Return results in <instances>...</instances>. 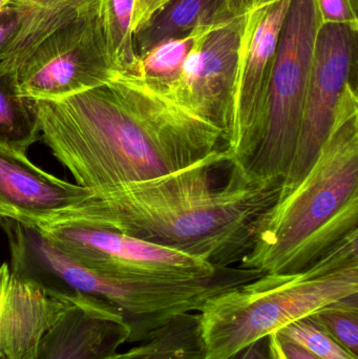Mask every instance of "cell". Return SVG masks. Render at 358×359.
Here are the masks:
<instances>
[{
  "mask_svg": "<svg viewBox=\"0 0 358 359\" xmlns=\"http://www.w3.org/2000/svg\"><path fill=\"white\" fill-rule=\"evenodd\" d=\"M210 29L189 53L182 71L163 94L182 109L228 133L239 60V32L216 8Z\"/></svg>",
  "mask_w": 358,
  "mask_h": 359,
  "instance_id": "8fae6325",
  "label": "cell"
},
{
  "mask_svg": "<svg viewBox=\"0 0 358 359\" xmlns=\"http://www.w3.org/2000/svg\"><path fill=\"white\" fill-rule=\"evenodd\" d=\"M353 1H357V0H353Z\"/></svg>",
  "mask_w": 358,
  "mask_h": 359,
  "instance_id": "f1b7e54d",
  "label": "cell"
},
{
  "mask_svg": "<svg viewBox=\"0 0 358 359\" xmlns=\"http://www.w3.org/2000/svg\"><path fill=\"white\" fill-rule=\"evenodd\" d=\"M277 333L319 359H358V356L336 343L309 316L288 325Z\"/></svg>",
  "mask_w": 358,
  "mask_h": 359,
  "instance_id": "44dd1931",
  "label": "cell"
},
{
  "mask_svg": "<svg viewBox=\"0 0 358 359\" xmlns=\"http://www.w3.org/2000/svg\"><path fill=\"white\" fill-rule=\"evenodd\" d=\"M358 230L296 273L263 274L206 302L203 359H229L325 306L358 294Z\"/></svg>",
  "mask_w": 358,
  "mask_h": 359,
  "instance_id": "5b68a950",
  "label": "cell"
},
{
  "mask_svg": "<svg viewBox=\"0 0 358 359\" xmlns=\"http://www.w3.org/2000/svg\"><path fill=\"white\" fill-rule=\"evenodd\" d=\"M25 8L8 4L1 13H0V50L4 46L11 34L14 32L21 15Z\"/></svg>",
  "mask_w": 358,
  "mask_h": 359,
  "instance_id": "cb8c5ba5",
  "label": "cell"
},
{
  "mask_svg": "<svg viewBox=\"0 0 358 359\" xmlns=\"http://www.w3.org/2000/svg\"><path fill=\"white\" fill-rule=\"evenodd\" d=\"M39 135L37 100L22 95L14 73L0 69V144L27 153Z\"/></svg>",
  "mask_w": 358,
  "mask_h": 359,
  "instance_id": "2e32d148",
  "label": "cell"
},
{
  "mask_svg": "<svg viewBox=\"0 0 358 359\" xmlns=\"http://www.w3.org/2000/svg\"><path fill=\"white\" fill-rule=\"evenodd\" d=\"M120 76L103 35L98 2L44 40L16 71L25 96L58 101Z\"/></svg>",
  "mask_w": 358,
  "mask_h": 359,
  "instance_id": "ba28073f",
  "label": "cell"
},
{
  "mask_svg": "<svg viewBox=\"0 0 358 359\" xmlns=\"http://www.w3.org/2000/svg\"><path fill=\"white\" fill-rule=\"evenodd\" d=\"M221 0H174L135 35L137 55L145 54L166 40L191 33L209 21Z\"/></svg>",
  "mask_w": 358,
  "mask_h": 359,
  "instance_id": "e0dca14e",
  "label": "cell"
},
{
  "mask_svg": "<svg viewBox=\"0 0 358 359\" xmlns=\"http://www.w3.org/2000/svg\"><path fill=\"white\" fill-rule=\"evenodd\" d=\"M269 341L275 359H319L280 333L270 335Z\"/></svg>",
  "mask_w": 358,
  "mask_h": 359,
  "instance_id": "603a6c76",
  "label": "cell"
},
{
  "mask_svg": "<svg viewBox=\"0 0 358 359\" xmlns=\"http://www.w3.org/2000/svg\"><path fill=\"white\" fill-rule=\"evenodd\" d=\"M357 225L358 97L352 82L308 172L259 217L240 268L262 274L303 271Z\"/></svg>",
  "mask_w": 358,
  "mask_h": 359,
  "instance_id": "3957f363",
  "label": "cell"
},
{
  "mask_svg": "<svg viewBox=\"0 0 358 359\" xmlns=\"http://www.w3.org/2000/svg\"><path fill=\"white\" fill-rule=\"evenodd\" d=\"M71 297L75 303L43 337L34 359H104L128 343L130 329L115 308Z\"/></svg>",
  "mask_w": 358,
  "mask_h": 359,
  "instance_id": "4fadbf2b",
  "label": "cell"
},
{
  "mask_svg": "<svg viewBox=\"0 0 358 359\" xmlns=\"http://www.w3.org/2000/svg\"><path fill=\"white\" fill-rule=\"evenodd\" d=\"M11 4V0H0V13Z\"/></svg>",
  "mask_w": 358,
  "mask_h": 359,
  "instance_id": "83f0119b",
  "label": "cell"
},
{
  "mask_svg": "<svg viewBox=\"0 0 358 359\" xmlns=\"http://www.w3.org/2000/svg\"><path fill=\"white\" fill-rule=\"evenodd\" d=\"M229 359H275L271 351L269 337L254 341Z\"/></svg>",
  "mask_w": 358,
  "mask_h": 359,
  "instance_id": "d4e9b609",
  "label": "cell"
},
{
  "mask_svg": "<svg viewBox=\"0 0 358 359\" xmlns=\"http://www.w3.org/2000/svg\"><path fill=\"white\" fill-rule=\"evenodd\" d=\"M74 303V297L11 272L0 320V359L35 358L43 337Z\"/></svg>",
  "mask_w": 358,
  "mask_h": 359,
  "instance_id": "5bb4252c",
  "label": "cell"
},
{
  "mask_svg": "<svg viewBox=\"0 0 358 359\" xmlns=\"http://www.w3.org/2000/svg\"><path fill=\"white\" fill-rule=\"evenodd\" d=\"M321 25L317 0H292L273 63L262 138L247 165L256 178L282 184L289 170Z\"/></svg>",
  "mask_w": 358,
  "mask_h": 359,
  "instance_id": "8992f818",
  "label": "cell"
},
{
  "mask_svg": "<svg viewBox=\"0 0 358 359\" xmlns=\"http://www.w3.org/2000/svg\"><path fill=\"white\" fill-rule=\"evenodd\" d=\"M292 0H221L218 10L239 32V60L225 149L248 165L262 138L269 86L280 38Z\"/></svg>",
  "mask_w": 358,
  "mask_h": 359,
  "instance_id": "52a82bcc",
  "label": "cell"
},
{
  "mask_svg": "<svg viewBox=\"0 0 358 359\" xmlns=\"http://www.w3.org/2000/svg\"><path fill=\"white\" fill-rule=\"evenodd\" d=\"M357 32L342 25L319 27L300 136L279 194L287 191L304 177L327 138L338 101L346 86L352 83Z\"/></svg>",
  "mask_w": 358,
  "mask_h": 359,
  "instance_id": "30bf717a",
  "label": "cell"
},
{
  "mask_svg": "<svg viewBox=\"0 0 358 359\" xmlns=\"http://www.w3.org/2000/svg\"><path fill=\"white\" fill-rule=\"evenodd\" d=\"M280 189L231 162L223 147L176 172L94 194L48 224L116 230L228 268L247 253L256 221Z\"/></svg>",
  "mask_w": 358,
  "mask_h": 359,
  "instance_id": "7a4b0ae2",
  "label": "cell"
},
{
  "mask_svg": "<svg viewBox=\"0 0 358 359\" xmlns=\"http://www.w3.org/2000/svg\"><path fill=\"white\" fill-rule=\"evenodd\" d=\"M36 228L75 261L111 276L195 278L224 269L184 251L88 224L56 222Z\"/></svg>",
  "mask_w": 358,
  "mask_h": 359,
  "instance_id": "9c48e42d",
  "label": "cell"
},
{
  "mask_svg": "<svg viewBox=\"0 0 358 359\" xmlns=\"http://www.w3.org/2000/svg\"><path fill=\"white\" fill-rule=\"evenodd\" d=\"M94 194L44 172L27 153L0 144V221L40 227Z\"/></svg>",
  "mask_w": 358,
  "mask_h": 359,
  "instance_id": "7c38bea8",
  "label": "cell"
},
{
  "mask_svg": "<svg viewBox=\"0 0 358 359\" xmlns=\"http://www.w3.org/2000/svg\"><path fill=\"white\" fill-rule=\"evenodd\" d=\"M174 0H134L132 32L136 35L158 13Z\"/></svg>",
  "mask_w": 358,
  "mask_h": 359,
  "instance_id": "7402d4cb",
  "label": "cell"
},
{
  "mask_svg": "<svg viewBox=\"0 0 358 359\" xmlns=\"http://www.w3.org/2000/svg\"><path fill=\"white\" fill-rule=\"evenodd\" d=\"M37 103L42 140L95 194L176 172L226 143L222 128L136 77Z\"/></svg>",
  "mask_w": 358,
  "mask_h": 359,
  "instance_id": "6da1fadb",
  "label": "cell"
},
{
  "mask_svg": "<svg viewBox=\"0 0 358 359\" xmlns=\"http://www.w3.org/2000/svg\"><path fill=\"white\" fill-rule=\"evenodd\" d=\"M209 29L210 22L207 21L198 25L187 35L153 46L149 52L138 56L136 74L132 77L138 78L153 90L163 93L176 81L189 53Z\"/></svg>",
  "mask_w": 358,
  "mask_h": 359,
  "instance_id": "ac0fdd59",
  "label": "cell"
},
{
  "mask_svg": "<svg viewBox=\"0 0 358 359\" xmlns=\"http://www.w3.org/2000/svg\"><path fill=\"white\" fill-rule=\"evenodd\" d=\"M0 227L10 244L11 272L59 294L109 304L130 329L128 343L147 341L177 316L201 311L208 299L259 276L240 267L195 278L111 276L75 261L38 228L8 219Z\"/></svg>",
  "mask_w": 358,
  "mask_h": 359,
  "instance_id": "277c9868",
  "label": "cell"
},
{
  "mask_svg": "<svg viewBox=\"0 0 358 359\" xmlns=\"http://www.w3.org/2000/svg\"><path fill=\"white\" fill-rule=\"evenodd\" d=\"M199 314L177 316L157 331L151 339L123 353L104 359H203Z\"/></svg>",
  "mask_w": 358,
  "mask_h": 359,
  "instance_id": "9a60e30c",
  "label": "cell"
},
{
  "mask_svg": "<svg viewBox=\"0 0 358 359\" xmlns=\"http://www.w3.org/2000/svg\"><path fill=\"white\" fill-rule=\"evenodd\" d=\"M309 318L336 343L358 356V294L329 304Z\"/></svg>",
  "mask_w": 358,
  "mask_h": 359,
  "instance_id": "ffe728a7",
  "label": "cell"
},
{
  "mask_svg": "<svg viewBox=\"0 0 358 359\" xmlns=\"http://www.w3.org/2000/svg\"><path fill=\"white\" fill-rule=\"evenodd\" d=\"M11 278V268L8 264L4 263L0 266V320H1L2 310H4V301H6V290Z\"/></svg>",
  "mask_w": 358,
  "mask_h": 359,
  "instance_id": "484cf974",
  "label": "cell"
},
{
  "mask_svg": "<svg viewBox=\"0 0 358 359\" xmlns=\"http://www.w3.org/2000/svg\"><path fill=\"white\" fill-rule=\"evenodd\" d=\"M98 17L120 76H134L138 63L132 32L134 0H98Z\"/></svg>",
  "mask_w": 358,
  "mask_h": 359,
  "instance_id": "d6986e66",
  "label": "cell"
},
{
  "mask_svg": "<svg viewBox=\"0 0 358 359\" xmlns=\"http://www.w3.org/2000/svg\"><path fill=\"white\" fill-rule=\"evenodd\" d=\"M57 1L58 0H11L10 4L21 6V8H43Z\"/></svg>",
  "mask_w": 358,
  "mask_h": 359,
  "instance_id": "4316f807",
  "label": "cell"
}]
</instances>
